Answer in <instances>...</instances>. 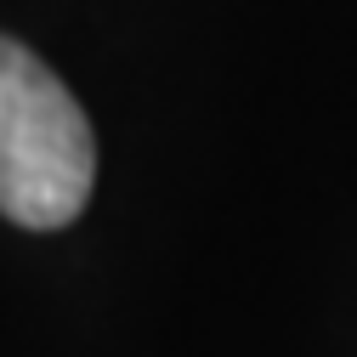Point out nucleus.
I'll return each instance as SVG.
<instances>
[{"label":"nucleus","instance_id":"f257e3e1","mask_svg":"<svg viewBox=\"0 0 357 357\" xmlns=\"http://www.w3.org/2000/svg\"><path fill=\"white\" fill-rule=\"evenodd\" d=\"M97 137L74 91L29 46L0 34V215L52 233L85 210Z\"/></svg>","mask_w":357,"mask_h":357}]
</instances>
